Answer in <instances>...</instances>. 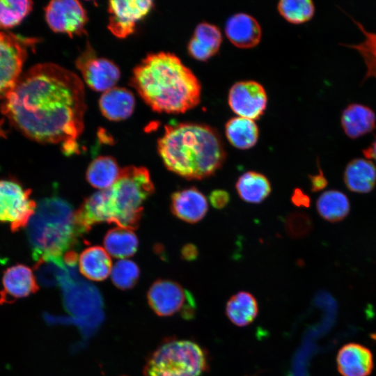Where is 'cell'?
Returning a JSON list of instances; mask_svg holds the SVG:
<instances>
[{
	"label": "cell",
	"mask_w": 376,
	"mask_h": 376,
	"mask_svg": "<svg viewBox=\"0 0 376 376\" xmlns=\"http://www.w3.org/2000/svg\"><path fill=\"white\" fill-rule=\"evenodd\" d=\"M86 109L83 81L53 63H38L22 72L0 107L25 136L41 143H62L68 153L74 152L84 130Z\"/></svg>",
	"instance_id": "cell-1"
},
{
	"label": "cell",
	"mask_w": 376,
	"mask_h": 376,
	"mask_svg": "<svg viewBox=\"0 0 376 376\" xmlns=\"http://www.w3.org/2000/svg\"><path fill=\"white\" fill-rule=\"evenodd\" d=\"M131 85L155 111L182 113L201 102V84L175 54H148L134 69Z\"/></svg>",
	"instance_id": "cell-2"
},
{
	"label": "cell",
	"mask_w": 376,
	"mask_h": 376,
	"mask_svg": "<svg viewBox=\"0 0 376 376\" xmlns=\"http://www.w3.org/2000/svg\"><path fill=\"white\" fill-rule=\"evenodd\" d=\"M157 150L170 171L191 180L213 175L226 157L218 132L207 125L195 123L166 125Z\"/></svg>",
	"instance_id": "cell-3"
},
{
	"label": "cell",
	"mask_w": 376,
	"mask_h": 376,
	"mask_svg": "<svg viewBox=\"0 0 376 376\" xmlns=\"http://www.w3.org/2000/svg\"><path fill=\"white\" fill-rule=\"evenodd\" d=\"M154 190L153 182L146 168L125 167L110 187L86 198L76 211L77 225L82 234L102 222L136 229L142 216L143 204Z\"/></svg>",
	"instance_id": "cell-4"
},
{
	"label": "cell",
	"mask_w": 376,
	"mask_h": 376,
	"mask_svg": "<svg viewBox=\"0 0 376 376\" xmlns=\"http://www.w3.org/2000/svg\"><path fill=\"white\" fill-rule=\"evenodd\" d=\"M33 259L63 256L77 243L81 232L69 202L58 196L43 198L26 226Z\"/></svg>",
	"instance_id": "cell-5"
},
{
	"label": "cell",
	"mask_w": 376,
	"mask_h": 376,
	"mask_svg": "<svg viewBox=\"0 0 376 376\" xmlns=\"http://www.w3.org/2000/svg\"><path fill=\"white\" fill-rule=\"evenodd\" d=\"M206 351L189 340H164L148 357L143 376H201L208 370Z\"/></svg>",
	"instance_id": "cell-6"
},
{
	"label": "cell",
	"mask_w": 376,
	"mask_h": 376,
	"mask_svg": "<svg viewBox=\"0 0 376 376\" xmlns=\"http://www.w3.org/2000/svg\"><path fill=\"white\" fill-rule=\"evenodd\" d=\"M37 38L0 31V100L12 91L22 74L29 50Z\"/></svg>",
	"instance_id": "cell-7"
},
{
	"label": "cell",
	"mask_w": 376,
	"mask_h": 376,
	"mask_svg": "<svg viewBox=\"0 0 376 376\" xmlns=\"http://www.w3.org/2000/svg\"><path fill=\"white\" fill-rule=\"evenodd\" d=\"M31 190L13 178L0 179V223L10 224L12 232L26 227L37 203L31 198Z\"/></svg>",
	"instance_id": "cell-8"
},
{
	"label": "cell",
	"mask_w": 376,
	"mask_h": 376,
	"mask_svg": "<svg viewBox=\"0 0 376 376\" xmlns=\"http://www.w3.org/2000/svg\"><path fill=\"white\" fill-rule=\"evenodd\" d=\"M148 303L159 317L180 314L191 318L196 306L191 294L178 283L169 279H157L147 292Z\"/></svg>",
	"instance_id": "cell-9"
},
{
	"label": "cell",
	"mask_w": 376,
	"mask_h": 376,
	"mask_svg": "<svg viewBox=\"0 0 376 376\" xmlns=\"http://www.w3.org/2000/svg\"><path fill=\"white\" fill-rule=\"evenodd\" d=\"M45 13L52 31L70 36L81 34L87 22L86 10L75 0L52 1L45 7Z\"/></svg>",
	"instance_id": "cell-10"
},
{
	"label": "cell",
	"mask_w": 376,
	"mask_h": 376,
	"mask_svg": "<svg viewBox=\"0 0 376 376\" xmlns=\"http://www.w3.org/2000/svg\"><path fill=\"white\" fill-rule=\"evenodd\" d=\"M228 104L238 116L258 119L264 113L267 102L263 86L255 81L235 83L228 93Z\"/></svg>",
	"instance_id": "cell-11"
},
{
	"label": "cell",
	"mask_w": 376,
	"mask_h": 376,
	"mask_svg": "<svg viewBox=\"0 0 376 376\" xmlns=\"http://www.w3.org/2000/svg\"><path fill=\"white\" fill-rule=\"evenodd\" d=\"M150 0L110 1L108 29L115 36L124 38L132 33L136 23L152 9Z\"/></svg>",
	"instance_id": "cell-12"
},
{
	"label": "cell",
	"mask_w": 376,
	"mask_h": 376,
	"mask_svg": "<svg viewBox=\"0 0 376 376\" xmlns=\"http://www.w3.org/2000/svg\"><path fill=\"white\" fill-rule=\"evenodd\" d=\"M76 65L84 82L96 91L105 92L113 88L120 79L118 66L107 58L97 57L92 50L83 53Z\"/></svg>",
	"instance_id": "cell-13"
},
{
	"label": "cell",
	"mask_w": 376,
	"mask_h": 376,
	"mask_svg": "<svg viewBox=\"0 0 376 376\" xmlns=\"http://www.w3.org/2000/svg\"><path fill=\"white\" fill-rule=\"evenodd\" d=\"M38 290L36 277L32 269L25 265L16 264L3 272L0 305L13 304L36 293Z\"/></svg>",
	"instance_id": "cell-14"
},
{
	"label": "cell",
	"mask_w": 376,
	"mask_h": 376,
	"mask_svg": "<svg viewBox=\"0 0 376 376\" xmlns=\"http://www.w3.org/2000/svg\"><path fill=\"white\" fill-rule=\"evenodd\" d=\"M171 210L185 222L195 224L205 216L208 204L205 196L194 187L178 190L171 196Z\"/></svg>",
	"instance_id": "cell-15"
},
{
	"label": "cell",
	"mask_w": 376,
	"mask_h": 376,
	"mask_svg": "<svg viewBox=\"0 0 376 376\" xmlns=\"http://www.w3.org/2000/svg\"><path fill=\"white\" fill-rule=\"evenodd\" d=\"M336 363L342 376H368L374 367L371 351L357 343L342 346L338 352Z\"/></svg>",
	"instance_id": "cell-16"
},
{
	"label": "cell",
	"mask_w": 376,
	"mask_h": 376,
	"mask_svg": "<svg viewBox=\"0 0 376 376\" xmlns=\"http://www.w3.org/2000/svg\"><path fill=\"white\" fill-rule=\"evenodd\" d=\"M225 33L233 45L243 49L256 46L262 36L258 22L252 16L243 13L235 14L227 19Z\"/></svg>",
	"instance_id": "cell-17"
},
{
	"label": "cell",
	"mask_w": 376,
	"mask_h": 376,
	"mask_svg": "<svg viewBox=\"0 0 376 376\" xmlns=\"http://www.w3.org/2000/svg\"><path fill=\"white\" fill-rule=\"evenodd\" d=\"M340 124L345 134L349 138L356 139L375 130L376 115L367 105L351 103L343 109Z\"/></svg>",
	"instance_id": "cell-18"
},
{
	"label": "cell",
	"mask_w": 376,
	"mask_h": 376,
	"mask_svg": "<svg viewBox=\"0 0 376 376\" xmlns=\"http://www.w3.org/2000/svg\"><path fill=\"white\" fill-rule=\"evenodd\" d=\"M221 41V33L217 26L202 22L194 30L188 52L195 59L205 61L219 51Z\"/></svg>",
	"instance_id": "cell-19"
},
{
	"label": "cell",
	"mask_w": 376,
	"mask_h": 376,
	"mask_svg": "<svg viewBox=\"0 0 376 376\" xmlns=\"http://www.w3.org/2000/svg\"><path fill=\"white\" fill-rule=\"evenodd\" d=\"M103 116L113 121L129 118L134 109L135 99L126 88L113 87L103 93L99 100Z\"/></svg>",
	"instance_id": "cell-20"
},
{
	"label": "cell",
	"mask_w": 376,
	"mask_h": 376,
	"mask_svg": "<svg viewBox=\"0 0 376 376\" xmlns=\"http://www.w3.org/2000/svg\"><path fill=\"white\" fill-rule=\"evenodd\" d=\"M343 180L347 188L355 193L371 191L376 184V168L372 161L356 158L345 166Z\"/></svg>",
	"instance_id": "cell-21"
},
{
	"label": "cell",
	"mask_w": 376,
	"mask_h": 376,
	"mask_svg": "<svg viewBox=\"0 0 376 376\" xmlns=\"http://www.w3.org/2000/svg\"><path fill=\"white\" fill-rule=\"evenodd\" d=\"M111 260L101 246H90L82 251L79 258V269L86 278L101 281L105 280L111 272Z\"/></svg>",
	"instance_id": "cell-22"
},
{
	"label": "cell",
	"mask_w": 376,
	"mask_h": 376,
	"mask_svg": "<svg viewBox=\"0 0 376 376\" xmlns=\"http://www.w3.org/2000/svg\"><path fill=\"white\" fill-rule=\"evenodd\" d=\"M226 313L234 324L247 326L253 322L258 313L257 300L250 292L240 291L227 301Z\"/></svg>",
	"instance_id": "cell-23"
},
{
	"label": "cell",
	"mask_w": 376,
	"mask_h": 376,
	"mask_svg": "<svg viewBox=\"0 0 376 376\" xmlns=\"http://www.w3.org/2000/svg\"><path fill=\"white\" fill-rule=\"evenodd\" d=\"M240 197L250 203H260L271 193L272 187L268 178L256 171H247L241 175L235 184Z\"/></svg>",
	"instance_id": "cell-24"
},
{
	"label": "cell",
	"mask_w": 376,
	"mask_h": 376,
	"mask_svg": "<svg viewBox=\"0 0 376 376\" xmlns=\"http://www.w3.org/2000/svg\"><path fill=\"white\" fill-rule=\"evenodd\" d=\"M226 136L229 143L240 150L252 148L257 143L259 132L253 120L235 117L226 124Z\"/></svg>",
	"instance_id": "cell-25"
},
{
	"label": "cell",
	"mask_w": 376,
	"mask_h": 376,
	"mask_svg": "<svg viewBox=\"0 0 376 376\" xmlns=\"http://www.w3.org/2000/svg\"><path fill=\"white\" fill-rule=\"evenodd\" d=\"M316 209L319 215L331 223L344 219L350 210L349 198L338 190H328L323 192L317 199Z\"/></svg>",
	"instance_id": "cell-26"
},
{
	"label": "cell",
	"mask_w": 376,
	"mask_h": 376,
	"mask_svg": "<svg viewBox=\"0 0 376 376\" xmlns=\"http://www.w3.org/2000/svg\"><path fill=\"white\" fill-rule=\"evenodd\" d=\"M120 171L113 157L100 156L89 164L86 171V180L93 187L103 190L116 182Z\"/></svg>",
	"instance_id": "cell-27"
},
{
	"label": "cell",
	"mask_w": 376,
	"mask_h": 376,
	"mask_svg": "<svg viewBox=\"0 0 376 376\" xmlns=\"http://www.w3.org/2000/svg\"><path fill=\"white\" fill-rule=\"evenodd\" d=\"M104 245L111 256L124 259L137 251L139 240L132 230L121 227L109 230L104 236Z\"/></svg>",
	"instance_id": "cell-28"
},
{
	"label": "cell",
	"mask_w": 376,
	"mask_h": 376,
	"mask_svg": "<svg viewBox=\"0 0 376 376\" xmlns=\"http://www.w3.org/2000/svg\"><path fill=\"white\" fill-rule=\"evenodd\" d=\"M66 269L63 256H45L36 261L34 270L38 281L44 285H54Z\"/></svg>",
	"instance_id": "cell-29"
},
{
	"label": "cell",
	"mask_w": 376,
	"mask_h": 376,
	"mask_svg": "<svg viewBox=\"0 0 376 376\" xmlns=\"http://www.w3.org/2000/svg\"><path fill=\"white\" fill-rule=\"evenodd\" d=\"M364 36V40L357 44L343 45L357 50L362 56L366 66L363 81L368 78H376V33L368 31L358 21L352 19Z\"/></svg>",
	"instance_id": "cell-30"
},
{
	"label": "cell",
	"mask_w": 376,
	"mask_h": 376,
	"mask_svg": "<svg viewBox=\"0 0 376 376\" xmlns=\"http://www.w3.org/2000/svg\"><path fill=\"white\" fill-rule=\"evenodd\" d=\"M33 8L28 0H0V29H8L18 25Z\"/></svg>",
	"instance_id": "cell-31"
},
{
	"label": "cell",
	"mask_w": 376,
	"mask_h": 376,
	"mask_svg": "<svg viewBox=\"0 0 376 376\" xmlns=\"http://www.w3.org/2000/svg\"><path fill=\"white\" fill-rule=\"evenodd\" d=\"M281 15L292 24H302L314 15L315 6L311 0H281L277 6Z\"/></svg>",
	"instance_id": "cell-32"
},
{
	"label": "cell",
	"mask_w": 376,
	"mask_h": 376,
	"mask_svg": "<svg viewBox=\"0 0 376 376\" xmlns=\"http://www.w3.org/2000/svg\"><path fill=\"white\" fill-rule=\"evenodd\" d=\"M110 274L111 281L117 288L127 290L136 284L139 279L140 270L134 262L122 259L116 263Z\"/></svg>",
	"instance_id": "cell-33"
},
{
	"label": "cell",
	"mask_w": 376,
	"mask_h": 376,
	"mask_svg": "<svg viewBox=\"0 0 376 376\" xmlns=\"http://www.w3.org/2000/svg\"><path fill=\"white\" fill-rule=\"evenodd\" d=\"M285 229L292 238L300 239L307 236L313 229L311 217L302 212H294L288 214L284 220Z\"/></svg>",
	"instance_id": "cell-34"
},
{
	"label": "cell",
	"mask_w": 376,
	"mask_h": 376,
	"mask_svg": "<svg viewBox=\"0 0 376 376\" xmlns=\"http://www.w3.org/2000/svg\"><path fill=\"white\" fill-rule=\"evenodd\" d=\"M209 201L213 207L222 209L229 203L230 194L224 189H214L210 194Z\"/></svg>",
	"instance_id": "cell-35"
},
{
	"label": "cell",
	"mask_w": 376,
	"mask_h": 376,
	"mask_svg": "<svg viewBox=\"0 0 376 376\" xmlns=\"http://www.w3.org/2000/svg\"><path fill=\"white\" fill-rule=\"evenodd\" d=\"M309 180L311 183V190L313 192H317L324 189L328 185V181L324 175L323 171L318 166V173L315 175H309Z\"/></svg>",
	"instance_id": "cell-36"
},
{
	"label": "cell",
	"mask_w": 376,
	"mask_h": 376,
	"mask_svg": "<svg viewBox=\"0 0 376 376\" xmlns=\"http://www.w3.org/2000/svg\"><path fill=\"white\" fill-rule=\"evenodd\" d=\"M292 203L298 207H308L311 205V198L302 189L296 188L291 196Z\"/></svg>",
	"instance_id": "cell-37"
},
{
	"label": "cell",
	"mask_w": 376,
	"mask_h": 376,
	"mask_svg": "<svg viewBox=\"0 0 376 376\" xmlns=\"http://www.w3.org/2000/svg\"><path fill=\"white\" fill-rule=\"evenodd\" d=\"M181 254L185 260L193 261L198 258V251L194 244H187L182 247Z\"/></svg>",
	"instance_id": "cell-38"
},
{
	"label": "cell",
	"mask_w": 376,
	"mask_h": 376,
	"mask_svg": "<svg viewBox=\"0 0 376 376\" xmlns=\"http://www.w3.org/2000/svg\"><path fill=\"white\" fill-rule=\"evenodd\" d=\"M363 153L367 159L373 160L376 164V138L369 146L363 150Z\"/></svg>",
	"instance_id": "cell-39"
},
{
	"label": "cell",
	"mask_w": 376,
	"mask_h": 376,
	"mask_svg": "<svg viewBox=\"0 0 376 376\" xmlns=\"http://www.w3.org/2000/svg\"><path fill=\"white\" fill-rule=\"evenodd\" d=\"M0 261H2V259H0Z\"/></svg>",
	"instance_id": "cell-40"
}]
</instances>
